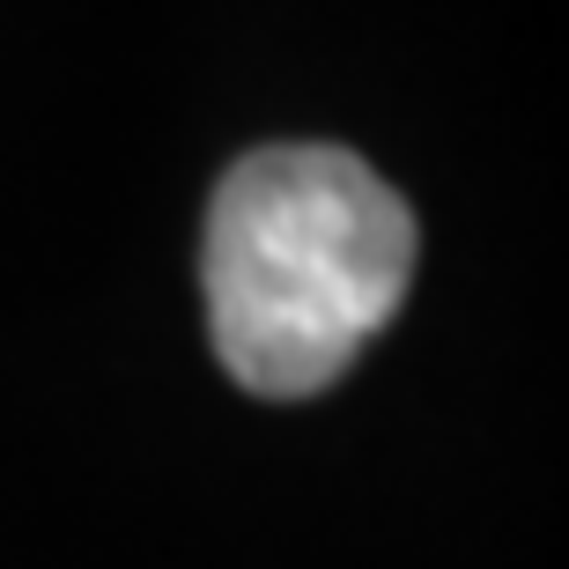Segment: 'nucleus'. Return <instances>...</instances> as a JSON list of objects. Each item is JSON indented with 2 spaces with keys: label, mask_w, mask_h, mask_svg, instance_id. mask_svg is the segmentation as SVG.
Segmentation results:
<instances>
[{
  "label": "nucleus",
  "mask_w": 569,
  "mask_h": 569,
  "mask_svg": "<svg viewBox=\"0 0 569 569\" xmlns=\"http://www.w3.org/2000/svg\"><path fill=\"white\" fill-rule=\"evenodd\" d=\"M415 214L348 148H252L214 186L200 289L214 356L259 400H311L415 281Z\"/></svg>",
  "instance_id": "nucleus-1"
}]
</instances>
